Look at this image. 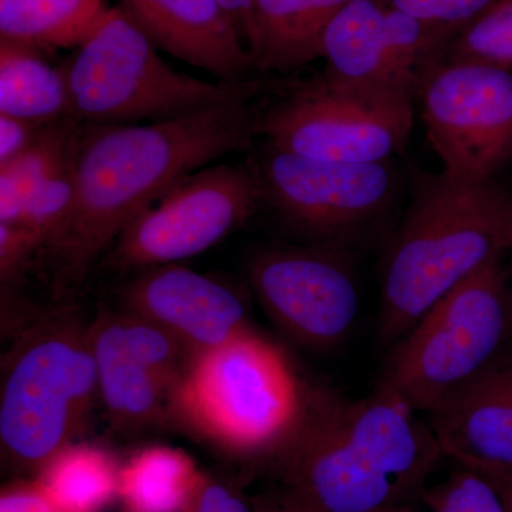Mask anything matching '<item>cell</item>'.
I'll list each match as a JSON object with an SVG mask.
<instances>
[{
    "mask_svg": "<svg viewBox=\"0 0 512 512\" xmlns=\"http://www.w3.org/2000/svg\"><path fill=\"white\" fill-rule=\"evenodd\" d=\"M259 110L252 101H237L158 123L80 126L73 150L76 202L39 252L56 288L82 284L128 222L175 181L251 147Z\"/></svg>",
    "mask_w": 512,
    "mask_h": 512,
    "instance_id": "6da1fadb",
    "label": "cell"
},
{
    "mask_svg": "<svg viewBox=\"0 0 512 512\" xmlns=\"http://www.w3.org/2000/svg\"><path fill=\"white\" fill-rule=\"evenodd\" d=\"M399 394L350 400L309 390L298 429L275 457L289 487L325 512H377L426 493L444 453Z\"/></svg>",
    "mask_w": 512,
    "mask_h": 512,
    "instance_id": "7a4b0ae2",
    "label": "cell"
},
{
    "mask_svg": "<svg viewBox=\"0 0 512 512\" xmlns=\"http://www.w3.org/2000/svg\"><path fill=\"white\" fill-rule=\"evenodd\" d=\"M512 249V200L491 183L423 181L384 261L379 343L392 348L458 285Z\"/></svg>",
    "mask_w": 512,
    "mask_h": 512,
    "instance_id": "3957f363",
    "label": "cell"
},
{
    "mask_svg": "<svg viewBox=\"0 0 512 512\" xmlns=\"http://www.w3.org/2000/svg\"><path fill=\"white\" fill-rule=\"evenodd\" d=\"M308 396L282 349L248 329L191 357L173 424L235 456L275 458L298 429Z\"/></svg>",
    "mask_w": 512,
    "mask_h": 512,
    "instance_id": "277c9868",
    "label": "cell"
},
{
    "mask_svg": "<svg viewBox=\"0 0 512 512\" xmlns=\"http://www.w3.org/2000/svg\"><path fill=\"white\" fill-rule=\"evenodd\" d=\"M63 70L70 119L82 126L180 119L269 90L256 79L210 83L175 72L121 6L107 9Z\"/></svg>",
    "mask_w": 512,
    "mask_h": 512,
    "instance_id": "5b68a950",
    "label": "cell"
},
{
    "mask_svg": "<svg viewBox=\"0 0 512 512\" xmlns=\"http://www.w3.org/2000/svg\"><path fill=\"white\" fill-rule=\"evenodd\" d=\"M97 396L90 326L73 308L40 313L3 360V453L25 466H45L72 444Z\"/></svg>",
    "mask_w": 512,
    "mask_h": 512,
    "instance_id": "8992f818",
    "label": "cell"
},
{
    "mask_svg": "<svg viewBox=\"0 0 512 512\" xmlns=\"http://www.w3.org/2000/svg\"><path fill=\"white\" fill-rule=\"evenodd\" d=\"M511 332V295L497 261L444 296L392 346L377 386L429 416L503 356Z\"/></svg>",
    "mask_w": 512,
    "mask_h": 512,
    "instance_id": "52a82bcc",
    "label": "cell"
},
{
    "mask_svg": "<svg viewBox=\"0 0 512 512\" xmlns=\"http://www.w3.org/2000/svg\"><path fill=\"white\" fill-rule=\"evenodd\" d=\"M416 96L323 73L259 110L269 146L333 163H382L407 146Z\"/></svg>",
    "mask_w": 512,
    "mask_h": 512,
    "instance_id": "ba28073f",
    "label": "cell"
},
{
    "mask_svg": "<svg viewBox=\"0 0 512 512\" xmlns=\"http://www.w3.org/2000/svg\"><path fill=\"white\" fill-rule=\"evenodd\" d=\"M261 205L251 167L215 165L184 175L148 202L107 252L111 268L143 271L200 255Z\"/></svg>",
    "mask_w": 512,
    "mask_h": 512,
    "instance_id": "9c48e42d",
    "label": "cell"
},
{
    "mask_svg": "<svg viewBox=\"0 0 512 512\" xmlns=\"http://www.w3.org/2000/svg\"><path fill=\"white\" fill-rule=\"evenodd\" d=\"M421 120L443 174L491 183L512 161V73L495 64L444 62L421 84Z\"/></svg>",
    "mask_w": 512,
    "mask_h": 512,
    "instance_id": "30bf717a",
    "label": "cell"
},
{
    "mask_svg": "<svg viewBox=\"0 0 512 512\" xmlns=\"http://www.w3.org/2000/svg\"><path fill=\"white\" fill-rule=\"evenodd\" d=\"M261 205L315 244L343 238L383 217L397 194L396 173L382 163H333L269 146L254 165Z\"/></svg>",
    "mask_w": 512,
    "mask_h": 512,
    "instance_id": "8fae6325",
    "label": "cell"
},
{
    "mask_svg": "<svg viewBox=\"0 0 512 512\" xmlns=\"http://www.w3.org/2000/svg\"><path fill=\"white\" fill-rule=\"evenodd\" d=\"M252 288L269 318L305 348H336L360 311L356 275L338 245L269 247L248 262Z\"/></svg>",
    "mask_w": 512,
    "mask_h": 512,
    "instance_id": "7c38bea8",
    "label": "cell"
},
{
    "mask_svg": "<svg viewBox=\"0 0 512 512\" xmlns=\"http://www.w3.org/2000/svg\"><path fill=\"white\" fill-rule=\"evenodd\" d=\"M99 397L113 426L140 431L173 424L178 384L188 350L163 329L124 311L90 325Z\"/></svg>",
    "mask_w": 512,
    "mask_h": 512,
    "instance_id": "4fadbf2b",
    "label": "cell"
},
{
    "mask_svg": "<svg viewBox=\"0 0 512 512\" xmlns=\"http://www.w3.org/2000/svg\"><path fill=\"white\" fill-rule=\"evenodd\" d=\"M456 32L429 25L384 0H349L323 36L326 73L346 82L417 94Z\"/></svg>",
    "mask_w": 512,
    "mask_h": 512,
    "instance_id": "5bb4252c",
    "label": "cell"
},
{
    "mask_svg": "<svg viewBox=\"0 0 512 512\" xmlns=\"http://www.w3.org/2000/svg\"><path fill=\"white\" fill-rule=\"evenodd\" d=\"M128 311L177 339L191 356L251 329L234 288L180 264L143 269L124 291Z\"/></svg>",
    "mask_w": 512,
    "mask_h": 512,
    "instance_id": "9a60e30c",
    "label": "cell"
},
{
    "mask_svg": "<svg viewBox=\"0 0 512 512\" xmlns=\"http://www.w3.org/2000/svg\"><path fill=\"white\" fill-rule=\"evenodd\" d=\"M121 8L157 49L214 74L244 82L255 63L218 0H121Z\"/></svg>",
    "mask_w": 512,
    "mask_h": 512,
    "instance_id": "2e32d148",
    "label": "cell"
},
{
    "mask_svg": "<svg viewBox=\"0 0 512 512\" xmlns=\"http://www.w3.org/2000/svg\"><path fill=\"white\" fill-rule=\"evenodd\" d=\"M429 424L457 466L512 474V346L466 392L430 413Z\"/></svg>",
    "mask_w": 512,
    "mask_h": 512,
    "instance_id": "e0dca14e",
    "label": "cell"
},
{
    "mask_svg": "<svg viewBox=\"0 0 512 512\" xmlns=\"http://www.w3.org/2000/svg\"><path fill=\"white\" fill-rule=\"evenodd\" d=\"M349 0H256L249 55L255 72L292 73L322 57L332 20Z\"/></svg>",
    "mask_w": 512,
    "mask_h": 512,
    "instance_id": "ac0fdd59",
    "label": "cell"
},
{
    "mask_svg": "<svg viewBox=\"0 0 512 512\" xmlns=\"http://www.w3.org/2000/svg\"><path fill=\"white\" fill-rule=\"evenodd\" d=\"M0 114L53 124L70 117L66 73L39 50L0 42Z\"/></svg>",
    "mask_w": 512,
    "mask_h": 512,
    "instance_id": "d6986e66",
    "label": "cell"
},
{
    "mask_svg": "<svg viewBox=\"0 0 512 512\" xmlns=\"http://www.w3.org/2000/svg\"><path fill=\"white\" fill-rule=\"evenodd\" d=\"M106 12L104 0H0V42L79 47Z\"/></svg>",
    "mask_w": 512,
    "mask_h": 512,
    "instance_id": "ffe728a7",
    "label": "cell"
},
{
    "mask_svg": "<svg viewBox=\"0 0 512 512\" xmlns=\"http://www.w3.org/2000/svg\"><path fill=\"white\" fill-rule=\"evenodd\" d=\"M119 484L131 512H178L200 487V477L183 451L158 446L131 458Z\"/></svg>",
    "mask_w": 512,
    "mask_h": 512,
    "instance_id": "44dd1931",
    "label": "cell"
},
{
    "mask_svg": "<svg viewBox=\"0 0 512 512\" xmlns=\"http://www.w3.org/2000/svg\"><path fill=\"white\" fill-rule=\"evenodd\" d=\"M119 478L109 454L92 446L62 448L45 464L42 487L67 512H94L110 500Z\"/></svg>",
    "mask_w": 512,
    "mask_h": 512,
    "instance_id": "7402d4cb",
    "label": "cell"
},
{
    "mask_svg": "<svg viewBox=\"0 0 512 512\" xmlns=\"http://www.w3.org/2000/svg\"><path fill=\"white\" fill-rule=\"evenodd\" d=\"M82 124L70 117L50 124L35 144L15 160L0 165V222L15 224L30 195L72 156Z\"/></svg>",
    "mask_w": 512,
    "mask_h": 512,
    "instance_id": "603a6c76",
    "label": "cell"
},
{
    "mask_svg": "<svg viewBox=\"0 0 512 512\" xmlns=\"http://www.w3.org/2000/svg\"><path fill=\"white\" fill-rule=\"evenodd\" d=\"M444 62H478L512 66V0H497L460 30L447 47Z\"/></svg>",
    "mask_w": 512,
    "mask_h": 512,
    "instance_id": "cb8c5ba5",
    "label": "cell"
},
{
    "mask_svg": "<svg viewBox=\"0 0 512 512\" xmlns=\"http://www.w3.org/2000/svg\"><path fill=\"white\" fill-rule=\"evenodd\" d=\"M74 202H76V178H74L72 151L69 160L46 178L30 195L19 220L12 225L26 229L43 248L72 214Z\"/></svg>",
    "mask_w": 512,
    "mask_h": 512,
    "instance_id": "d4e9b609",
    "label": "cell"
},
{
    "mask_svg": "<svg viewBox=\"0 0 512 512\" xmlns=\"http://www.w3.org/2000/svg\"><path fill=\"white\" fill-rule=\"evenodd\" d=\"M430 512H507L495 485L471 468L456 470L426 490L421 498Z\"/></svg>",
    "mask_w": 512,
    "mask_h": 512,
    "instance_id": "484cf974",
    "label": "cell"
},
{
    "mask_svg": "<svg viewBox=\"0 0 512 512\" xmlns=\"http://www.w3.org/2000/svg\"><path fill=\"white\" fill-rule=\"evenodd\" d=\"M392 8L421 22L460 32L497 0H384Z\"/></svg>",
    "mask_w": 512,
    "mask_h": 512,
    "instance_id": "4316f807",
    "label": "cell"
},
{
    "mask_svg": "<svg viewBox=\"0 0 512 512\" xmlns=\"http://www.w3.org/2000/svg\"><path fill=\"white\" fill-rule=\"evenodd\" d=\"M40 242L18 225L0 222V279L2 288H10L28 268L30 259L39 255Z\"/></svg>",
    "mask_w": 512,
    "mask_h": 512,
    "instance_id": "83f0119b",
    "label": "cell"
},
{
    "mask_svg": "<svg viewBox=\"0 0 512 512\" xmlns=\"http://www.w3.org/2000/svg\"><path fill=\"white\" fill-rule=\"evenodd\" d=\"M50 124L32 123L0 114V165L29 150Z\"/></svg>",
    "mask_w": 512,
    "mask_h": 512,
    "instance_id": "f1b7e54d",
    "label": "cell"
},
{
    "mask_svg": "<svg viewBox=\"0 0 512 512\" xmlns=\"http://www.w3.org/2000/svg\"><path fill=\"white\" fill-rule=\"evenodd\" d=\"M0 512H67L39 487H19L6 491L0 498Z\"/></svg>",
    "mask_w": 512,
    "mask_h": 512,
    "instance_id": "f546056e",
    "label": "cell"
},
{
    "mask_svg": "<svg viewBox=\"0 0 512 512\" xmlns=\"http://www.w3.org/2000/svg\"><path fill=\"white\" fill-rule=\"evenodd\" d=\"M195 512H252L248 504L222 485H208L201 491Z\"/></svg>",
    "mask_w": 512,
    "mask_h": 512,
    "instance_id": "4dcf8cb0",
    "label": "cell"
},
{
    "mask_svg": "<svg viewBox=\"0 0 512 512\" xmlns=\"http://www.w3.org/2000/svg\"><path fill=\"white\" fill-rule=\"evenodd\" d=\"M221 8L238 29L249 52L252 36H254V12L256 0H218Z\"/></svg>",
    "mask_w": 512,
    "mask_h": 512,
    "instance_id": "1f68e13d",
    "label": "cell"
},
{
    "mask_svg": "<svg viewBox=\"0 0 512 512\" xmlns=\"http://www.w3.org/2000/svg\"><path fill=\"white\" fill-rule=\"evenodd\" d=\"M480 473V471H478ZM487 477L497 488L503 498L505 510L512 512V474L507 473H481Z\"/></svg>",
    "mask_w": 512,
    "mask_h": 512,
    "instance_id": "d6a6232c",
    "label": "cell"
},
{
    "mask_svg": "<svg viewBox=\"0 0 512 512\" xmlns=\"http://www.w3.org/2000/svg\"><path fill=\"white\" fill-rule=\"evenodd\" d=\"M377 512H416L413 510L412 505H396V507L384 508Z\"/></svg>",
    "mask_w": 512,
    "mask_h": 512,
    "instance_id": "836d02e7",
    "label": "cell"
}]
</instances>
